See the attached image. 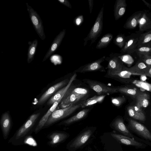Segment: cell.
Here are the masks:
<instances>
[{"mask_svg":"<svg viewBox=\"0 0 151 151\" xmlns=\"http://www.w3.org/2000/svg\"><path fill=\"white\" fill-rule=\"evenodd\" d=\"M88 1L90 13L91 14L92 12L93 9V0H88Z\"/></svg>","mask_w":151,"mask_h":151,"instance_id":"obj_38","label":"cell"},{"mask_svg":"<svg viewBox=\"0 0 151 151\" xmlns=\"http://www.w3.org/2000/svg\"><path fill=\"white\" fill-rule=\"evenodd\" d=\"M91 109H84L72 117L60 122L59 125H69L85 118L88 115Z\"/></svg>","mask_w":151,"mask_h":151,"instance_id":"obj_16","label":"cell"},{"mask_svg":"<svg viewBox=\"0 0 151 151\" xmlns=\"http://www.w3.org/2000/svg\"><path fill=\"white\" fill-rule=\"evenodd\" d=\"M104 7L101 9L95 22L87 36L84 39L83 45H86L88 41H91V45L94 43L101 34L103 25Z\"/></svg>","mask_w":151,"mask_h":151,"instance_id":"obj_2","label":"cell"},{"mask_svg":"<svg viewBox=\"0 0 151 151\" xmlns=\"http://www.w3.org/2000/svg\"><path fill=\"white\" fill-rule=\"evenodd\" d=\"M127 111L129 116L133 118L140 121L145 120V116L142 109L136 106H129L127 107Z\"/></svg>","mask_w":151,"mask_h":151,"instance_id":"obj_25","label":"cell"},{"mask_svg":"<svg viewBox=\"0 0 151 151\" xmlns=\"http://www.w3.org/2000/svg\"><path fill=\"white\" fill-rule=\"evenodd\" d=\"M139 31H147L151 29V13L144 11L139 22Z\"/></svg>","mask_w":151,"mask_h":151,"instance_id":"obj_21","label":"cell"},{"mask_svg":"<svg viewBox=\"0 0 151 151\" xmlns=\"http://www.w3.org/2000/svg\"><path fill=\"white\" fill-rule=\"evenodd\" d=\"M111 100L113 105L117 107H119L125 102L126 98L124 96L111 97Z\"/></svg>","mask_w":151,"mask_h":151,"instance_id":"obj_34","label":"cell"},{"mask_svg":"<svg viewBox=\"0 0 151 151\" xmlns=\"http://www.w3.org/2000/svg\"><path fill=\"white\" fill-rule=\"evenodd\" d=\"M69 137L67 133L62 132H55L51 133L47 136L50 140L49 144L54 145L60 143L65 141Z\"/></svg>","mask_w":151,"mask_h":151,"instance_id":"obj_22","label":"cell"},{"mask_svg":"<svg viewBox=\"0 0 151 151\" xmlns=\"http://www.w3.org/2000/svg\"><path fill=\"white\" fill-rule=\"evenodd\" d=\"M125 37L123 34H119L113 40V43L121 49H122L125 44Z\"/></svg>","mask_w":151,"mask_h":151,"instance_id":"obj_33","label":"cell"},{"mask_svg":"<svg viewBox=\"0 0 151 151\" xmlns=\"http://www.w3.org/2000/svg\"><path fill=\"white\" fill-rule=\"evenodd\" d=\"M110 126L124 135L131 138L133 137V135L127 129L124 124L123 119L121 117H116L112 121Z\"/></svg>","mask_w":151,"mask_h":151,"instance_id":"obj_15","label":"cell"},{"mask_svg":"<svg viewBox=\"0 0 151 151\" xmlns=\"http://www.w3.org/2000/svg\"><path fill=\"white\" fill-rule=\"evenodd\" d=\"M116 87L118 93L132 96L134 98H136L137 95L139 92L135 89L131 88L126 86Z\"/></svg>","mask_w":151,"mask_h":151,"instance_id":"obj_31","label":"cell"},{"mask_svg":"<svg viewBox=\"0 0 151 151\" xmlns=\"http://www.w3.org/2000/svg\"><path fill=\"white\" fill-rule=\"evenodd\" d=\"M70 80L64 79L50 87L40 97L37 102V105L43 104L51 96H52L58 90L66 85Z\"/></svg>","mask_w":151,"mask_h":151,"instance_id":"obj_11","label":"cell"},{"mask_svg":"<svg viewBox=\"0 0 151 151\" xmlns=\"http://www.w3.org/2000/svg\"><path fill=\"white\" fill-rule=\"evenodd\" d=\"M77 76L76 73H74V74L70 78V81L68 83L55 93L48 101L47 104L48 105H50L53 104L56 101L61 100L68 89L73 81L76 79Z\"/></svg>","mask_w":151,"mask_h":151,"instance_id":"obj_14","label":"cell"},{"mask_svg":"<svg viewBox=\"0 0 151 151\" xmlns=\"http://www.w3.org/2000/svg\"><path fill=\"white\" fill-rule=\"evenodd\" d=\"M61 101V100H60L55 102L45 114L41 118L34 131L35 134L38 132L42 128L50 115L56 110Z\"/></svg>","mask_w":151,"mask_h":151,"instance_id":"obj_19","label":"cell"},{"mask_svg":"<svg viewBox=\"0 0 151 151\" xmlns=\"http://www.w3.org/2000/svg\"><path fill=\"white\" fill-rule=\"evenodd\" d=\"M142 1L144 2L145 4L147 6V7L149 9H151V4H150L146 2L145 0H142Z\"/></svg>","mask_w":151,"mask_h":151,"instance_id":"obj_40","label":"cell"},{"mask_svg":"<svg viewBox=\"0 0 151 151\" xmlns=\"http://www.w3.org/2000/svg\"><path fill=\"white\" fill-rule=\"evenodd\" d=\"M106 58V56L104 55L94 61L81 66L73 73H85L96 71L105 72V69L101 63L105 61Z\"/></svg>","mask_w":151,"mask_h":151,"instance_id":"obj_8","label":"cell"},{"mask_svg":"<svg viewBox=\"0 0 151 151\" xmlns=\"http://www.w3.org/2000/svg\"><path fill=\"white\" fill-rule=\"evenodd\" d=\"M40 114V113H38L32 115L26 122L17 131L13 138L15 140H18L26 135L32 128Z\"/></svg>","mask_w":151,"mask_h":151,"instance_id":"obj_9","label":"cell"},{"mask_svg":"<svg viewBox=\"0 0 151 151\" xmlns=\"http://www.w3.org/2000/svg\"><path fill=\"white\" fill-rule=\"evenodd\" d=\"M106 95H95L84 101L81 108L89 106L97 103L102 102Z\"/></svg>","mask_w":151,"mask_h":151,"instance_id":"obj_30","label":"cell"},{"mask_svg":"<svg viewBox=\"0 0 151 151\" xmlns=\"http://www.w3.org/2000/svg\"><path fill=\"white\" fill-rule=\"evenodd\" d=\"M145 76L151 77V66L149 67L145 73Z\"/></svg>","mask_w":151,"mask_h":151,"instance_id":"obj_39","label":"cell"},{"mask_svg":"<svg viewBox=\"0 0 151 151\" xmlns=\"http://www.w3.org/2000/svg\"><path fill=\"white\" fill-rule=\"evenodd\" d=\"M139 58L141 59L147 65L149 66H151V54L140 57Z\"/></svg>","mask_w":151,"mask_h":151,"instance_id":"obj_36","label":"cell"},{"mask_svg":"<svg viewBox=\"0 0 151 151\" xmlns=\"http://www.w3.org/2000/svg\"><path fill=\"white\" fill-rule=\"evenodd\" d=\"M150 91H151V88L150 89Z\"/></svg>","mask_w":151,"mask_h":151,"instance_id":"obj_41","label":"cell"},{"mask_svg":"<svg viewBox=\"0 0 151 151\" xmlns=\"http://www.w3.org/2000/svg\"><path fill=\"white\" fill-rule=\"evenodd\" d=\"M0 124L4 138L6 139L8 136L11 124V117L8 113L5 112L2 114Z\"/></svg>","mask_w":151,"mask_h":151,"instance_id":"obj_20","label":"cell"},{"mask_svg":"<svg viewBox=\"0 0 151 151\" xmlns=\"http://www.w3.org/2000/svg\"><path fill=\"white\" fill-rule=\"evenodd\" d=\"M82 81L95 91L98 95H107L118 93L116 87H110L100 82L89 79H83Z\"/></svg>","mask_w":151,"mask_h":151,"instance_id":"obj_3","label":"cell"},{"mask_svg":"<svg viewBox=\"0 0 151 151\" xmlns=\"http://www.w3.org/2000/svg\"><path fill=\"white\" fill-rule=\"evenodd\" d=\"M113 37V35L110 33L104 35L99 40L96 44V48L101 49L106 48L110 43Z\"/></svg>","mask_w":151,"mask_h":151,"instance_id":"obj_29","label":"cell"},{"mask_svg":"<svg viewBox=\"0 0 151 151\" xmlns=\"http://www.w3.org/2000/svg\"><path fill=\"white\" fill-rule=\"evenodd\" d=\"M129 128L144 138L151 140V133L144 125L133 119L129 120Z\"/></svg>","mask_w":151,"mask_h":151,"instance_id":"obj_12","label":"cell"},{"mask_svg":"<svg viewBox=\"0 0 151 151\" xmlns=\"http://www.w3.org/2000/svg\"><path fill=\"white\" fill-rule=\"evenodd\" d=\"M119 53L112 52L105 60L108 62L106 68L107 73L113 74L122 70L124 67L123 62L119 58Z\"/></svg>","mask_w":151,"mask_h":151,"instance_id":"obj_7","label":"cell"},{"mask_svg":"<svg viewBox=\"0 0 151 151\" xmlns=\"http://www.w3.org/2000/svg\"><path fill=\"white\" fill-rule=\"evenodd\" d=\"M38 41L36 39L32 41L28 42L29 46L27 53V61L28 63H30L33 60L38 46Z\"/></svg>","mask_w":151,"mask_h":151,"instance_id":"obj_27","label":"cell"},{"mask_svg":"<svg viewBox=\"0 0 151 151\" xmlns=\"http://www.w3.org/2000/svg\"><path fill=\"white\" fill-rule=\"evenodd\" d=\"M142 33L138 31L125 37V44L120 52L122 55L130 54L137 48L139 36Z\"/></svg>","mask_w":151,"mask_h":151,"instance_id":"obj_6","label":"cell"},{"mask_svg":"<svg viewBox=\"0 0 151 151\" xmlns=\"http://www.w3.org/2000/svg\"><path fill=\"white\" fill-rule=\"evenodd\" d=\"M149 67L141 59L139 58V59L134 66L129 68L125 67V68L133 75L145 76Z\"/></svg>","mask_w":151,"mask_h":151,"instance_id":"obj_17","label":"cell"},{"mask_svg":"<svg viewBox=\"0 0 151 151\" xmlns=\"http://www.w3.org/2000/svg\"><path fill=\"white\" fill-rule=\"evenodd\" d=\"M66 33L65 29H63L57 35L50 46L42 60L45 61L57 50L63 41Z\"/></svg>","mask_w":151,"mask_h":151,"instance_id":"obj_13","label":"cell"},{"mask_svg":"<svg viewBox=\"0 0 151 151\" xmlns=\"http://www.w3.org/2000/svg\"><path fill=\"white\" fill-rule=\"evenodd\" d=\"M144 11H138L134 13L127 20L124 28L127 29H134L139 24Z\"/></svg>","mask_w":151,"mask_h":151,"instance_id":"obj_18","label":"cell"},{"mask_svg":"<svg viewBox=\"0 0 151 151\" xmlns=\"http://www.w3.org/2000/svg\"><path fill=\"white\" fill-rule=\"evenodd\" d=\"M91 128H88L79 134L69 145V149L76 150L83 145L88 140L93 133Z\"/></svg>","mask_w":151,"mask_h":151,"instance_id":"obj_10","label":"cell"},{"mask_svg":"<svg viewBox=\"0 0 151 151\" xmlns=\"http://www.w3.org/2000/svg\"><path fill=\"white\" fill-rule=\"evenodd\" d=\"M84 101L65 108L55 110L50 115L43 127H48L56 122L70 116L81 108Z\"/></svg>","mask_w":151,"mask_h":151,"instance_id":"obj_1","label":"cell"},{"mask_svg":"<svg viewBox=\"0 0 151 151\" xmlns=\"http://www.w3.org/2000/svg\"><path fill=\"white\" fill-rule=\"evenodd\" d=\"M59 2L65 6L66 7L70 8H72V6L70 2L68 0H58Z\"/></svg>","mask_w":151,"mask_h":151,"instance_id":"obj_37","label":"cell"},{"mask_svg":"<svg viewBox=\"0 0 151 151\" xmlns=\"http://www.w3.org/2000/svg\"><path fill=\"white\" fill-rule=\"evenodd\" d=\"M148 46H151V29L141 34L137 48Z\"/></svg>","mask_w":151,"mask_h":151,"instance_id":"obj_28","label":"cell"},{"mask_svg":"<svg viewBox=\"0 0 151 151\" xmlns=\"http://www.w3.org/2000/svg\"><path fill=\"white\" fill-rule=\"evenodd\" d=\"M111 135L112 137L122 144L137 147L142 145V143L129 137L116 133H111Z\"/></svg>","mask_w":151,"mask_h":151,"instance_id":"obj_24","label":"cell"},{"mask_svg":"<svg viewBox=\"0 0 151 151\" xmlns=\"http://www.w3.org/2000/svg\"><path fill=\"white\" fill-rule=\"evenodd\" d=\"M136 106L142 109L147 107L149 104V96L146 93L139 92L136 97Z\"/></svg>","mask_w":151,"mask_h":151,"instance_id":"obj_26","label":"cell"},{"mask_svg":"<svg viewBox=\"0 0 151 151\" xmlns=\"http://www.w3.org/2000/svg\"><path fill=\"white\" fill-rule=\"evenodd\" d=\"M27 10L33 27L40 38L42 40L46 38L42 21L39 15L27 3H26Z\"/></svg>","mask_w":151,"mask_h":151,"instance_id":"obj_4","label":"cell"},{"mask_svg":"<svg viewBox=\"0 0 151 151\" xmlns=\"http://www.w3.org/2000/svg\"><path fill=\"white\" fill-rule=\"evenodd\" d=\"M127 6L126 0L116 1L114 9V16L115 20H118L124 15Z\"/></svg>","mask_w":151,"mask_h":151,"instance_id":"obj_23","label":"cell"},{"mask_svg":"<svg viewBox=\"0 0 151 151\" xmlns=\"http://www.w3.org/2000/svg\"><path fill=\"white\" fill-rule=\"evenodd\" d=\"M84 17L83 15H80L76 17L73 20L74 24L77 27L80 26L84 22Z\"/></svg>","mask_w":151,"mask_h":151,"instance_id":"obj_35","label":"cell"},{"mask_svg":"<svg viewBox=\"0 0 151 151\" xmlns=\"http://www.w3.org/2000/svg\"><path fill=\"white\" fill-rule=\"evenodd\" d=\"M88 98L73 91L70 87L62 98L59 107L61 109L65 108Z\"/></svg>","mask_w":151,"mask_h":151,"instance_id":"obj_5","label":"cell"},{"mask_svg":"<svg viewBox=\"0 0 151 151\" xmlns=\"http://www.w3.org/2000/svg\"><path fill=\"white\" fill-rule=\"evenodd\" d=\"M139 58L151 54V46L141 47L137 48L135 50Z\"/></svg>","mask_w":151,"mask_h":151,"instance_id":"obj_32","label":"cell"}]
</instances>
